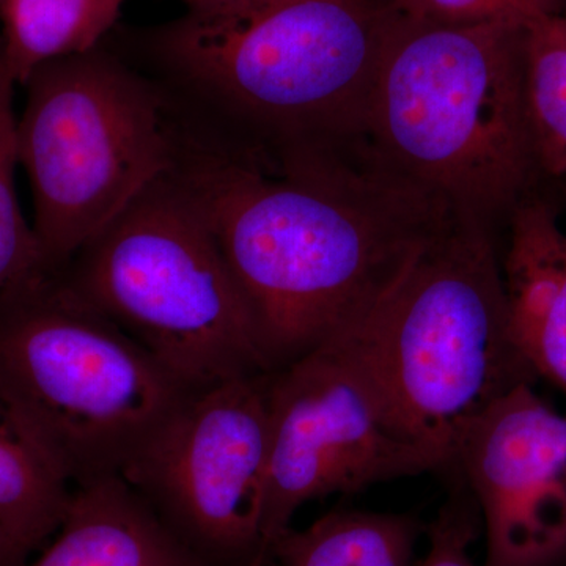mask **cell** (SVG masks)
Here are the masks:
<instances>
[{
	"instance_id": "30bf717a",
	"label": "cell",
	"mask_w": 566,
	"mask_h": 566,
	"mask_svg": "<svg viewBox=\"0 0 566 566\" xmlns=\"http://www.w3.org/2000/svg\"><path fill=\"white\" fill-rule=\"evenodd\" d=\"M455 471L483 517V566H566V416L521 385L464 436Z\"/></svg>"
},
{
	"instance_id": "8fae6325",
	"label": "cell",
	"mask_w": 566,
	"mask_h": 566,
	"mask_svg": "<svg viewBox=\"0 0 566 566\" xmlns=\"http://www.w3.org/2000/svg\"><path fill=\"white\" fill-rule=\"evenodd\" d=\"M502 277L513 342L538 378L566 395V233L545 203H520Z\"/></svg>"
},
{
	"instance_id": "9c48e42d",
	"label": "cell",
	"mask_w": 566,
	"mask_h": 566,
	"mask_svg": "<svg viewBox=\"0 0 566 566\" xmlns=\"http://www.w3.org/2000/svg\"><path fill=\"white\" fill-rule=\"evenodd\" d=\"M268 557L307 502L376 483L442 472L395 424L367 375L335 340L270 374Z\"/></svg>"
},
{
	"instance_id": "9a60e30c",
	"label": "cell",
	"mask_w": 566,
	"mask_h": 566,
	"mask_svg": "<svg viewBox=\"0 0 566 566\" xmlns=\"http://www.w3.org/2000/svg\"><path fill=\"white\" fill-rule=\"evenodd\" d=\"M70 494V483L0 390V526L35 549L61 527Z\"/></svg>"
},
{
	"instance_id": "8992f818",
	"label": "cell",
	"mask_w": 566,
	"mask_h": 566,
	"mask_svg": "<svg viewBox=\"0 0 566 566\" xmlns=\"http://www.w3.org/2000/svg\"><path fill=\"white\" fill-rule=\"evenodd\" d=\"M59 271L196 392L274 371L202 210L172 170Z\"/></svg>"
},
{
	"instance_id": "4fadbf2b",
	"label": "cell",
	"mask_w": 566,
	"mask_h": 566,
	"mask_svg": "<svg viewBox=\"0 0 566 566\" xmlns=\"http://www.w3.org/2000/svg\"><path fill=\"white\" fill-rule=\"evenodd\" d=\"M126 0H0V52L14 84L24 87L46 63L99 48Z\"/></svg>"
},
{
	"instance_id": "3957f363",
	"label": "cell",
	"mask_w": 566,
	"mask_h": 566,
	"mask_svg": "<svg viewBox=\"0 0 566 566\" xmlns=\"http://www.w3.org/2000/svg\"><path fill=\"white\" fill-rule=\"evenodd\" d=\"M524 25H449L395 13L363 123L379 164L490 221L539 174L526 98Z\"/></svg>"
},
{
	"instance_id": "5b68a950",
	"label": "cell",
	"mask_w": 566,
	"mask_h": 566,
	"mask_svg": "<svg viewBox=\"0 0 566 566\" xmlns=\"http://www.w3.org/2000/svg\"><path fill=\"white\" fill-rule=\"evenodd\" d=\"M0 390L73 486L122 475L196 392L50 270L0 297Z\"/></svg>"
},
{
	"instance_id": "7c38bea8",
	"label": "cell",
	"mask_w": 566,
	"mask_h": 566,
	"mask_svg": "<svg viewBox=\"0 0 566 566\" xmlns=\"http://www.w3.org/2000/svg\"><path fill=\"white\" fill-rule=\"evenodd\" d=\"M31 566H207L122 475L71 488L57 538Z\"/></svg>"
},
{
	"instance_id": "ba28073f",
	"label": "cell",
	"mask_w": 566,
	"mask_h": 566,
	"mask_svg": "<svg viewBox=\"0 0 566 566\" xmlns=\"http://www.w3.org/2000/svg\"><path fill=\"white\" fill-rule=\"evenodd\" d=\"M270 374L193 392L122 472L207 566L270 565Z\"/></svg>"
},
{
	"instance_id": "44dd1931",
	"label": "cell",
	"mask_w": 566,
	"mask_h": 566,
	"mask_svg": "<svg viewBox=\"0 0 566 566\" xmlns=\"http://www.w3.org/2000/svg\"><path fill=\"white\" fill-rule=\"evenodd\" d=\"M188 6V10L205 9V7L218 6L227 0H181Z\"/></svg>"
},
{
	"instance_id": "2e32d148",
	"label": "cell",
	"mask_w": 566,
	"mask_h": 566,
	"mask_svg": "<svg viewBox=\"0 0 566 566\" xmlns=\"http://www.w3.org/2000/svg\"><path fill=\"white\" fill-rule=\"evenodd\" d=\"M526 98L539 172L566 175V17L543 14L524 25Z\"/></svg>"
},
{
	"instance_id": "52a82bcc",
	"label": "cell",
	"mask_w": 566,
	"mask_h": 566,
	"mask_svg": "<svg viewBox=\"0 0 566 566\" xmlns=\"http://www.w3.org/2000/svg\"><path fill=\"white\" fill-rule=\"evenodd\" d=\"M24 87L18 161L44 268L59 271L174 169L180 126L161 85L102 48L46 63Z\"/></svg>"
},
{
	"instance_id": "ffe728a7",
	"label": "cell",
	"mask_w": 566,
	"mask_h": 566,
	"mask_svg": "<svg viewBox=\"0 0 566 566\" xmlns=\"http://www.w3.org/2000/svg\"><path fill=\"white\" fill-rule=\"evenodd\" d=\"M31 553L21 545L7 528L0 526V566H24L25 556Z\"/></svg>"
},
{
	"instance_id": "7a4b0ae2",
	"label": "cell",
	"mask_w": 566,
	"mask_h": 566,
	"mask_svg": "<svg viewBox=\"0 0 566 566\" xmlns=\"http://www.w3.org/2000/svg\"><path fill=\"white\" fill-rule=\"evenodd\" d=\"M394 18L375 0H227L153 29L139 69L186 129L270 163L360 136Z\"/></svg>"
},
{
	"instance_id": "e0dca14e",
	"label": "cell",
	"mask_w": 566,
	"mask_h": 566,
	"mask_svg": "<svg viewBox=\"0 0 566 566\" xmlns=\"http://www.w3.org/2000/svg\"><path fill=\"white\" fill-rule=\"evenodd\" d=\"M14 81L0 52V297L11 289L46 270L32 223L22 216L18 200L17 123Z\"/></svg>"
},
{
	"instance_id": "7402d4cb",
	"label": "cell",
	"mask_w": 566,
	"mask_h": 566,
	"mask_svg": "<svg viewBox=\"0 0 566 566\" xmlns=\"http://www.w3.org/2000/svg\"><path fill=\"white\" fill-rule=\"evenodd\" d=\"M256 566H262V565H256Z\"/></svg>"
},
{
	"instance_id": "ac0fdd59",
	"label": "cell",
	"mask_w": 566,
	"mask_h": 566,
	"mask_svg": "<svg viewBox=\"0 0 566 566\" xmlns=\"http://www.w3.org/2000/svg\"><path fill=\"white\" fill-rule=\"evenodd\" d=\"M395 13L431 24L472 25L528 21L560 13L564 0H389Z\"/></svg>"
},
{
	"instance_id": "6da1fadb",
	"label": "cell",
	"mask_w": 566,
	"mask_h": 566,
	"mask_svg": "<svg viewBox=\"0 0 566 566\" xmlns=\"http://www.w3.org/2000/svg\"><path fill=\"white\" fill-rule=\"evenodd\" d=\"M342 147L266 167L181 134L172 172L202 210L273 370L359 322L457 211Z\"/></svg>"
},
{
	"instance_id": "d6986e66",
	"label": "cell",
	"mask_w": 566,
	"mask_h": 566,
	"mask_svg": "<svg viewBox=\"0 0 566 566\" xmlns=\"http://www.w3.org/2000/svg\"><path fill=\"white\" fill-rule=\"evenodd\" d=\"M476 523L471 505L461 499L447 502L442 512L428 526V551L415 566H475L472 562V542Z\"/></svg>"
},
{
	"instance_id": "5bb4252c",
	"label": "cell",
	"mask_w": 566,
	"mask_h": 566,
	"mask_svg": "<svg viewBox=\"0 0 566 566\" xmlns=\"http://www.w3.org/2000/svg\"><path fill=\"white\" fill-rule=\"evenodd\" d=\"M423 526L395 513L334 510L303 531L283 532L270 549L279 566H415Z\"/></svg>"
},
{
	"instance_id": "277c9868",
	"label": "cell",
	"mask_w": 566,
	"mask_h": 566,
	"mask_svg": "<svg viewBox=\"0 0 566 566\" xmlns=\"http://www.w3.org/2000/svg\"><path fill=\"white\" fill-rule=\"evenodd\" d=\"M395 424L455 471L469 428L538 376L510 333L502 264L488 222L455 211L378 303L333 338Z\"/></svg>"
}]
</instances>
